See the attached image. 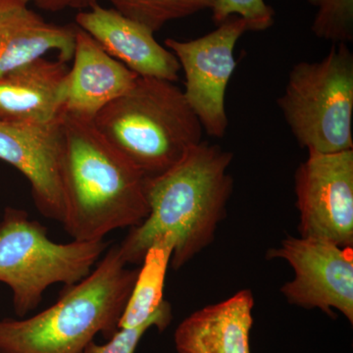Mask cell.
Segmentation results:
<instances>
[{"instance_id":"30bf717a","label":"cell","mask_w":353,"mask_h":353,"mask_svg":"<svg viewBox=\"0 0 353 353\" xmlns=\"http://www.w3.org/2000/svg\"><path fill=\"white\" fill-rule=\"evenodd\" d=\"M62 113L48 123L0 119V160L17 169L31 185L32 201L48 219L63 220Z\"/></svg>"},{"instance_id":"7a4b0ae2","label":"cell","mask_w":353,"mask_h":353,"mask_svg":"<svg viewBox=\"0 0 353 353\" xmlns=\"http://www.w3.org/2000/svg\"><path fill=\"white\" fill-rule=\"evenodd\" d=\"M61 185L65 231L75 241L104 240L150 214L145 176L92 121L62 112Z\"/></svg>"},{"instance_id":"277c9868","label":"cell","mask_w":353,"mask_h":353,"mask_svg":"<svg viewBox=\"0 0 353 353\" xmlns=\"http://www.w3.org/2000/svg\"><path fill=\"white\" fill-rule=\"evenodd\" d=\"M111 145L145 178L161 175L202 141L199 118L183 90L160 79L139 77L131 90L92 121Z\"/></svg>"},{"instance_id":"44dd1931","label":"cell","mask_w":353,"mask_h":353,"mask_svg":"<svg viewBox=\"0 0 353 353\" xmlns=\"http://www.w3.org/2000/svg\"><path fill=\"white\" fill-rule=\"evenodd\" d=\"M97 2V0H37L36 4L43 10L59 12L66 9L85 10Z\"/></svg>"},{"instance_id":"8992f818","label":"cell","mask_w":353,"mask_h":353,"mask_svg":"<svg viewBox=\"0 0 353 353\" xmlns=\"http://www.w3.org/2000/svg\"><path fill=\"white\" fill-rule=\"evenodd\" d=\"M277 103L307 152L353 150V54L347 44L333 43L320 61L294 65Z\"/></svg>"},{"instance_id":"5b68a950","label":"cell","mask_w":353,"mask_h":353,"mask_svg":"<svg viewBox=\"0 0 353 353\" xmlns=\"http://www.w3.org/2000/svg\"><path fill=\"white\" fill-rule=\"evenodd\" d=\"M108 246L105 240L55 243L27 211L7 208L0 221V283L12 290L16 315L25 317L38 307L51 285H73L88 277Z\"/></svg>"},{"instance_id":"ba28073f","label":"cell","mask_w":353,"mask_h":353,"mask_svg":"<svg viewBox=\"0 0 353 353\" xmlns=\"http://www.w3.org/2000/svg\"><path fill=\"white\" fill-rule=\"evenodd\" d=\"M303 238L353 246V150L308 152L294 174Z\"/></svg>"},{"instance_id":"4fadbf2b","label":"cell","mask_w":353,"mask_h":353,"mask_svg":"<svg viewBox=\"0 0 353 353\" xmlns=\"http://www.w3.org/2000/svg\"><path fill=\"white\" fill-rule=\"evenodd\" d=\"M20 0H0V77L57 51V59L73 58L77 26L48 22Z\"/></svg>"},{"instance_id":"3957f363","label":"cell","mask_w":353,"mask_h":353,"mask_svg":"<svg viewBox=\"0 0 353 353\" xmlns=\"http://www.w3.org/2000/svg\"><path fill=\"white\" fill-rule=\"evenodd\" d=\"M118 245L88 277L65 285L59 299L26 319L0 320V353H81L97 334L113 336L138 275Z\"/></svg>"},{"instance_id":"ffe728a7","label":"cell","mask_w":353,"mask_h":353,"mask_svg":"<svg viewBox=\"0 0 353 353\" xmlns=\"http://www.w3.org/2000/svg\"><path fill=\"white\" fill-rule=\"evenodd\" d=\"M172 308L168 301H165L163 308L159 314L152 320L131 329H118L104 345H97L94 341L83 348L81 353H134L139 341L152 327H157L160 332L164 331L170 325Z\"/></svg>"},{"instance_id":"6da1fadb","label":"cell","mask_w":353,"mask_h":353,"mask_svg":"<svg viewBox=\"0 0 353 353\" xmlns=\"http://www.w3.org/2000/svg\"><path fill=\"white\" fill-rule=\"evenodd\" d=\"M233 158L221 146L201 141L169 170L146 178L150 214L118 245L123 260L141 264L153 241L167 233L175 239L171 266L176 270L208 248L226 217Z\"/></svg>"},{"instance_id":"5bb4252c","label":"cell","mask_w":353,"mask_h":353,"mask_svg":"<svg viewBox=\"0 0 353 353\" xmlns=\"http://www.w3.org/2000/svg\"><path fill=\"white\" fill-rule=\"evenodd\" d=\"M254 296L243 290L188 316L174 334L178 353H250Z\"/></svg>"},{"instance_id":"7402d4cb","label":"cell","mask_w":353,"mask_h":353,"mask_svg":"<svg viewBox=\"0 0 353 353\" xmlns=\"http://www.w3.org/2000/svg\"><path fill=\"white\" fill-rule=\"evenodd\" d=\"M20 1L24 2V3H31V2H36L37 0H20Z\"/></svg>"},{"instance_id":"2e32d148","label":"cell","mask_w":353,"mask_h":353,"mask_svg":"<svg viewBox=\"0 0 353 353\" xmlns=\"http://www.w3.org/2000/svg\"><path fill=\"white\" fill-rule=\"evenodd\" d=\"M175 239L171 234H162L153 241L146 252L126 306L118 323V329L137 328L159 314L165 301V279Z\"/></svg>"},{"instance_id":"d6986e66","label":"cell","mask_w":353,"mask_h":353,"mask_svg":"<svg viewBox=\"0 0 353 353\" xmlns=\"http://www.w3.org/2000/svg\"><path fill=\"white\" fill-rule=\"evenodd\" d=\"M212 20L220 25L231 16L245 21L248 32H264L275 22V11L264 0H214Z\"/></svg>"},{"instance_id":"8fae6325","label":"cell","mask_w":353,"mask_h":353,"mask_svg":"<svg viewBox=\"0 0 353 353\" xmlns=\"http://www.w3.org/2000/svg\"><path fill=\"white\" fill-rule=\"evenodd\" d=\"M76 26L137 75L179 80L181 66L173 52L158 43L154 32L115 9L94 2L78 13Z\"/></svg>"},{"instance_id":"7c38bea8","label":"cell","mask_w":353,"mask_h":353,"mask_svg":"<svg viewBox=\"0 0 353 353\" xmlns=\"http://www.w3.org/2000/svg\"><path fill=\"white\" fill-rule=\"evenodd\" d=\"M72 60L65 81L63 112L80 119L92 122L102 109L129 92L139 77L78 27Z\"/></svg>"},{"instance_id":"e0dca14e","label":"cell","mask_w":353,"mask_h":353,"mask_svg":"<svg viewBox=\"0 0 353 353\" xmlns=\"http://www.w3.org/2000/svg\"><path fill=\"white\" fill-rule=\"evenodd\" d=\"M111 8L145 26L160 31L167 23L212 8L214 0H106Z\"/></svg>"},{"instance_id":"9a60e30c","label":"cell","mask_w":353,"mask_h":353,"mask_svg":"<svg viewBox=\"0 0 353 353\" xmlns=\"http://www.w3.org/2000/svg\"><path fill=\"white\" fill-rule=\"evenodd\" d=\"M69 68L41 57L0 77V119L48 123L63 112Z\"/></svg>"},{"instance_id":"ac0fdd59","label":"cell","mask_w":353,"mask_h":353,"mask_svg":"<svg viewBox=\"0 0 353 353\" xmlns=\"http://www.w3.org/2000/svg\"><path fill=\"white\" fill-rule=\"evenodd\" d=\"M316 9L311 31L333 43L353 41V0H307Z\"/></svg>"},{"instance_id":"9c48e42d","label":"cell","mask_w":353,"mask_h":353,"mask_svg":"<svg viewBox=\"0 0 353 353\" xmlns=\"http://www.w3.org/2000/svg\"><path fill=\"white\" fill-rule=\"evenodd\" d=\"M266 259H283L294 277L281 288L285 301L299 307L318 308L334 317V309L353 323L352 248L328 241L288 236Z\"/></svg>"},{"instance_id":"52a82bcc","label":"cell","mask_w":353,"mask_h":353,"mask_svg":"<svg viewBox=\"0 0 353 353\" xmlns=\"http://www.w3.org/2000/svg\"><path fill=\"white\" fill-rule=\"evenodd\" d=\"M245 32V21L231 16L201 38L165 41V46L175 55L185 74V101L203 131L212 138H223L229 126L225 97L236 66L234 48Z\"/></svg>"}]
</instances>
